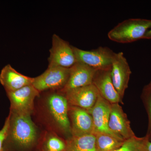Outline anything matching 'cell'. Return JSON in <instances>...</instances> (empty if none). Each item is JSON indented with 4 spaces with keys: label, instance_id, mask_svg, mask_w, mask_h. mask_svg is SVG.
<instances>
[{
    "label": "cell",
    "instance_id": "obj_1",
    "mask_svg": "<svg viewBox=\"0 0 151 151\" xmlns=\"http://www.w3.org/2000/svg\"><path fill=\"white\" fill-rule=\"evenodd\" d=\"M68 107L65 95L59 91L41 92L35 99L32 118L42 131L55 133L67 140L72 137Z\"/></svg>",
    "mask_w": 151,
    "mask_h": 151
},
{
    "label": "cell",
    "instance_id": "obj_2",
    "mask_svg": "<svg viewBox=\"0 0 151 151\" xmlns=\"http://www.w3.org/2000/svg\"><path fill=\"white\" fill-rule=\"evenodd\" d=\"M8 127L3 144V151H39L43 131L32 116L10 111Z\"/></svg>",
    "mask_w": 151,
    "mask_h": 151
},
{
    "label": "cell",
    "instance_id": "obj_3",
    "mask_svg": "<svg viewBox=\"0 0 151 151\" xmlns=\"http://www.w3.org/2000/svg\"><path fill=\"white\" fill-rule=\"evenodd\" d=\"M151 27V20L129 19L117 24L108 33V38L115 42L129 43L142 39Z\"/></svg>",
    "mask_w": 151,
    "mask_h": 151
},
{
    "label": "cell",
    "instance_id": "obj_4",
    "mask_svg": "<svg viewBox=\"0 0 151 151\" xmlns=\"http://www.w3.org/2000/svg\"><path fill=\"white\" fill-rule=\"evenodd\" d=\"M70 70V68L59 66L48 67L42 74L34 78L33 86L40 93L60 91L68 81Z\"/></svg>",
    "mask_w": 151,
    "mask_h": 151
},
{
    "label": "cell",
    "instance_id": "obj_5",
    "mask_svg": "<svg viewBox=\"0 0 151 151\" xmlns=\"http://www.w3.org/2000/svg\"><path fill=\"white\" fill-rule=\"evenodd\" d=\"M72 48L76 62L82 63L97 70L111 68L116 54L107 47H99L91 50H83L73 46Z\"/></svg>",
    "mask_w": 151,
    "mask_h": 151
},
{
    "label": "cell",
    "instance_id": "obj_6",
    "mask_svg": "<svg viewBox=\"0 0 151 151\" xmlns=\"http://www.w3.org/2000/svg\"><path fill=\"white\" fill-rule=\"evenodd\" d=\"M6 94L10 102V111L21 115L32 116L35 99L40 92L31 84Z\"/></svg>",
    "mask_w": 151,
    "mask_h": 151
},
{
    "label": "cell",
    "instance_id": "obj_7",
    "mask_svg": "<svg viewBox=\"0 0 151 151\" xmlns=\"http://www.w3.org/2000/svg\"><path fill=\"white\" fill-rule=\"evenodd\" d=\"M48 67L70 68L76 62L72 45L57 35H53L52 46L50 50Z\"/></svg>",
    "mask_w": 151,
    "mask_h": 151
},
{
    "label": "cell",
    "instance_id": "obj_8",
    "mask_svg": "<svg viewBox=\"0 0 151 151\" xmlns=\"http://www.w3.org/2000/svg\"><path fill=\"white\" fill-rule=\"evenodd\" d=\"M108 128L116 137L126 141L135 135L127 114L119 103L111 104Z\"/></svg>",
    "mask_w": 151,
    "mask_h": 151
},
{
    "label": "cell",
    "instance_id": "obj_9",
    "mask_svg": "<svg viewBox=\"0 0 151 151\" xmlns=\"http://www.w3.org/2000/svg\"><path fill=\"white\" fill-rule=\"evenodd\" d=\"M132 71L124 53H116L111 67V78L114 87L123 100L128 87Z\"/></svg>",
    "mask_w": 151,
    "mask_h": 151
},
{
    "label": "cell",
    "instance_id": "obj_10",
    "mask_svg": "<svg viewBox=\"0 0 151 151\" xmlns=\"http://www.w3.org/2000/svg\"><path fill=\"white\" fill-rule=\"evenodd\" d=\"M68 105L84 109L89 112L99 97V92L93 84L69 90L65 93Z\"/></svg>",
    "mask_w": 151,
    "mask_h": 151
},
{
    "label": "cell",
    "instance_id": "obj_11",
    "mask_svg": "<svg viewBox=\"0 0 151 151\" xmlns=\"http://www.w3.org/2000/svg\"><path fill=\"white\" fill-rule=\"evenodd\" d=\"M68 116L72 137L94 134L93 119L88 111L69 105Z\"/></svg>",
    "mask_w": 151,
    "mask_h": 151
},
{
    "label": "cell",
    "instance_id": "obj_12",
    "mask_svg": "<svg viewBox=\"0 0 151 151\" xmlns=\"http://www.w3.org/2000/svg\"><path fill=\"white\" fill-rule=\"evenodd\" d=\"M70 74L66 85L58 91L62 93L76 88L92 84L96 69L81 62H76L70 68Z\"/></svg>",
    "mask_w": 151,
    "mask_h": 151
},
{
    "label": "cell",
    "instance_id": "obj_13",
    "mask_svg": "<svg viewBox=\"0 0 151 151\" xmlns=\"http://www.w3.org/2000/svg\"><path fill=\"white\" fill-rule=\"evenodd\" d=\"M92 84L95 86L101 97L111 104L122 103V99L113 85L111 78V68L96 70Z\"/></svg>",
    "mask_w": 151,
    "mask_h": 151
},
{
    "label": "cell",
    "instance_id": "obj_14",
    "mask_svg": "<svg viewBox=\"0 0 151 151\" xmlns=\"http://www.w3.org/2000/svg\"><path fill=\"white\" fill-rule=\"evenodd\" d=\"M111 105V103L99 95L95 105L89 112L93 119L94 134L104 133L115 137L108 127Z\"/></svg>",
    "mask_w": 151,
    "mask_h": 151
},
{
    "label": "cell",
    "instance_id": "obj_15",
    "mask_svg": "<svg viewBox=\"0 0 151 151\" xmlns=\"http://www.w3.org/2000/svg\"><path fill=\"white\" fill-rule=\"evenodd\" d=\"M34 78L18 72L10 64L6 65L0 73V83L6 93L14 92L24 86L32 84Z\"/></svg>",
    "mask_w": 151,
    "mask_h": 151
},
{
    "label": "cell",
    "instance_id": "obj_16",
    "mask_svg": "<svg viewBox=\"0 0 151 151\" xmlns=\"http://www.w3.org/2000/svg\"><path fill=\"white\" fill-rule=\"evenodd\" d=\"M66 141L65 151H96L94 134L72 137Z\"/></svg>",
    "mask_w": 151,
    "mask_h": 151
},
{
    "label": "cell",
    "instance_id": "obj_17",
    "mask_svg": "<svg viewBox=\"0 0 151 151\" xmlns=\"http://www.w3.org/2000/svg\"><path fill=\"white\" fill-rule=\"evenodd\" d=\"M66 141L55 133L43 131L39 151H65Z\"/></svg>",
    "mask_w": 151,
    "mask_h": 151
},
{
    "label": "cell",
    "instance_id": "obj_18",
    "mask_svg": "<svg viewBox=\"0 0 151 151\" xmlns=\"http://www.w3.org/2000/svg\"><path fill=\"white\" fill-rule=\"evenodd\" d=\"M96 139V151H112L119 148L125 141L104 133L94 134Z\"/></svg>",
    "mask_w": 151,
    "mask_h": 151
},
{
    "label": "cell",
    "instance_id": "obj_19",
    "mask_svg": "<svg viewBox=\"0 0 151 151\" xmlns=\"http://www.w3.org/2000/svg\"><path fill=\"white\" fill-rule=\"evenodd\" d=\"M141 98L148 118V125L146 136L151 142V82L143 88Z\"/></svg>",
    "mask_w": 151,
    "mask_h": 151
},
{
    "label": "cell",
    "instance_id": "obj_20",
    "mask_svg": "<svg viewBox=\"0 0 151 151\" xmlns=\"http://www.w3.org/2000/svg\"><path fill=\"white\" fill-rule=\"evenodd\" d=\"M147 137H138L135 136L125 141L122 147L112 151H143L144 145Z\"/></svg>",
    "mask_w": 151,
    "mask_h": 151
},
{
    "label": "cell",
    "instance_id": "obj_21",
    "mask_svg": "<svg viewBox=\"0 0 151 151\" xmlns=\"http://www.w3.org/2000/svg\"><path fill=\"white\" fill-rule=\"evenodd\" d=\"M8 124V118L7 117L2 129L0 130V151H3V144L7 131Z\"/></svg>",
    "mask_w": 151,
    "mask_h": 151
},
{
    "label": "cell",
    "instance_id": "obj_22",
    "mask_svg": "<svg viewBox=\"0 0 151 151\" xmlns=\"http://www.w3.org/2000/svg\"><path fill=\"white\" fill-rule=\"evenodd\" d=\"M143 151H151V142L147 139L144 145Z\"/></svg>",
    "mask_w": 151,
    "mask_h": 151
},
{
    "label": "cell",
    "instance_id": "obj_23",
    "mask_svg": "<svg viewBox=\"0 0 151 151\" xmlns=\"http://www.w3.org/2000/svg\"><path fill=\"white\" fill-rule=\"evenodd\" d=\"M142 39H151V27L143 37Z\"/></svg>",
    "mask_w": 151,
    "mask_h": 151
}]
</instances>
